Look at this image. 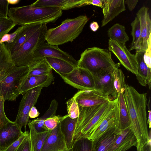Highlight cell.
<instances>
[{
    "label": "cell",
    "instance_id": "1",
    "mask_svg": "<svg viewBox=\"0 0 151 151\" xmlns=\"http://www.w3.org/2000/svg\"><path fill=\"white\" fill-rule=\"evenodd\" d=\"M147 94L139 93L134 87L127 84L124 92L131 121L129 127L137 140V145L141 146L148 142L149 137L146 113Z\"/></svg>",
    "mask_w": 151,
    "mask_h": 151
},
{
    "label": "cell",
    "instance_id": "2",
    "mask_svg": "<svg viewBox=\"0 0 151 151\" xmlns=\"http://www.w3.org/2000/svg\"><path fill=\"white\" fill-rule=\"evenodd\" d=\"M62 10L54 7H37L31 4L11 8L8 16L17 24H47L55 22L62 15Z\"/></svg>",
    "mask_w": 151,
    "mask_h": 151
},
{
    "label": "cell",
    "instance_id": "3",
    "mask_svg": "<svg viewBox=\"0 0 151 151\" xmlns=\"http://www.w3.org/2000/svg\"><path fill=\"white\" fill-rule=\"evenodd\" d=\"M88 20L85 15L67 19L58 26L47 29L45 41L48 44L55 46L71 42L82 32Z\"/></svg>",
    "mask_w": 151,
    "mask_h": 151
},
{
    "label": "cell",
    "instance_id": "4",
    "mask_svg": "<svg viewBox=\"0 0 151 151\" xmlns=\"http://www.w3.org/2000/svg\"><path fill=\"white\" fill-rule=\"evenodd\" d=\"M120 64L113 61L109 50L94 47L88 48L82 53L78 60V67L95 74L113 68H119Z\"/></svg>",
    "mask_w": 151,
    "mask_h": 151
},
{
    "label": "cell",
    "instance_id": "5",
    "mask_svg": "<svg viewBox=\"0 0 151 151\" xmlns=\"http://www.w3.org/2000/svg\"><path fill=\"white\" fill-rule=\"evenodd\" d=\"M47 29L46 24H43L16 52L12 55L15 65L31 66L37 62L34 59V52L39 46L45 42Z\"/></svg>",
    "mask_w": 151,
    "mask_h": 151
},
{
    "label": "cell",
    "instance_id": "6",
    "mask_svg": "<svg viewBox=\"0 0 151 151\" xmlns=\"http://www.w3.org/2000/svg\"><path fill=\"white\" fill-rule=\"evenodd\" d=\"M35 64L28 66H13L0 82V97L5 101L15 100L20 94L22 83Z\"/></svg>",
    "mask_w": 151,
    "mask_h": 151
},
{
    "label": "cell",
    "instance_id": "7",
    "mask_svg": "<svg viewBox=\"0 0 151 151\" xmlns=\"http://www.w3.org/2000/svg\"><path fill=\"white\" fill-rule=\"evenodd\" d=\"M119 111V106L117 99L112 100L104 115L90 132L87 138L93 141L109 129L117 127Z\"/></svg>",
    "mask_w": 151,
    "mask_h": 151
},
{
    "label": "cell",
    "instance_id": "8",
    "mask_svg": "<svg viewBox=\"0 0 151 151\" xmlns=\"http://www.w3.org/2000/svg\"><path fill=\"white\" fill-rule=\"evenodd\" d=\"M58 73L66 83L80 90L94 89L93 75L86 69L77 67L69 73Z\"/></svg>",
    "mask_w": 151,
    "mask_h": 151
},
{
    "label": "cell",
    "instance_id": "9",
    "mask_svg": "<svg viewBox=\"0 0 151 151\" xmlns=\"http://www.w3.org/2000/svg\"><path fill=\"white\" fill-rule=\"evenodd\" d=\"M43 88L38 87L33 88L23 95L14 122L21 129L24 127L25 131H26V126L29 120V111L36 103Z\"/></svg>",
    "mask_w": 151,
    "mask_h": 151
},
{
    "label": "cell",
    "instance_id": "10",
    "mask_svg": "<svg viewBox=\"0 0 151 151\" xmlns=\"http://www.w3.org/2000/svg\"><path fill=\"white\" fill-rule=\"evenodd\" d=\"M108 49L116 57L120 63L128 70L136 75L138 74V65L135 55L130 52L125 44L109 39Z\"/></svg>",
    "mask_w": 151,
    "mask_h": 151
},
{
    "label": "cell",
    "instance_id": "11",
    "mask_svg": "<svg viewBox=\"0 0 151 151\" xmlns=\"http://www.w3.org/2000/svg\"><path fill=\"white\" fill-rule=\"evenodd\" d=\"M45 57L60 59L67 62L75 68L78 67V60L69 53L61 50L58 46L52 45L45 42L36 49L34 58L35 61L37 62Z\"/></svg>",
    "mask_w": 151,
    "mask_h": 151
},
{
    "label": "cell",
    "instance_id": "12",
    "mask_svg": "<svg viewBox=\"0 0 151 151\" xmlns=\"http://www.w3.org/2000/svg\"><path fill=\"white\" fill-rule=\"evenodd\" d=\"M73 97L79 106L83 107L101 105L112 100L110 96L95 89L79 90Z\"/></svg>",
    "mask_w": 151,
    "mask_h": 151
},
{
    "label": "cell",
    "instance_id": "13",
    "mask_svg": "<svg viewBox=\"0 0 151 151\" xmlns=\"http://www.w3.org/2000/svg\"><path fill=\"white\" fill-rule=\"evenodd\" d=\"M146 7L141 8L136 14L140 23V37L137 45L136 52H145L147 47V41L151 34V20Z\"/></svg>",
    "mask_w": 151,
    "mask_h": 151
},
{
    "label": "cell",
    "instance_id": "14",
    "mask_svg": "<svg viewBox=\"0 0 151 151\" xmlns=\"http://www.w3.org/2000/svg\"><path fill=\"white\" fill-rule=\"evenodd\" d=\"M117 68H113L99 73L94 74V89L115 99L113 72Z\"/></svg>",
    "mask_w": 151,
    "mask_h": 151
},
{
    "label": "cell",
    "instance_id": "15",
    "mask_svg": "<svg viewBox=\"0 0 151 151\" xmlns=\"http://www.w3.org/2000/svg\"><path fill=\"white\" fill-rule=\"evenodd\" d=\"M23 132L15 122H9L0 129V150H5Z\"/></svg>",
    "mask_w": 151,
    "mask_h": 151
},
{
    "label": "cell",
    "instance_id": "16",
    "mask_svg": "<svg viewBox=\"0 0 151 151\" xmlns=\"http://www.w3.org/2000/svg\"><path fill=\"white\" fill-rule=\"evenodd\" d=\"M137 140L129 127L120 130L108 151H126L133 146L136 147Z\"/></svg>",
    "mask_w": 151,
    "mask_h": 151
},
{
    "label": "cell",
    "instance_id": "17",
    "mask_svg": "<svg viewBox=\"0 0 151 151\" xmlns=\"http://www.w3.org/2000/svg\"><path fill=\"white\" fill-rule=\"evenodd\" d=\"M67 149L60 123L51 130L40 151H61Z\"/></svg>",
    "mask_w": 151,
    "mask_h": 151
},
{
    "label": "cell",
    "instance_id": "18",
    "mask_svg": "<svg viewBox=\"0 0 151 151\" xmlns=\"http://www.w3.org/2000/svg\"><path fill=\"white\" fill-rule=\"evenodd\" d=\"M104 18L102 27L113 20L122 12L126 10L124 0H102Z\"/></svg>",
    "mask_w": 151,
    "mask_h": 151
},
{
    "label": "cell",
    "instance_id": "19",
    "mask_svg": "<svg viewBox=\"0 0 151 151\" xmlns=\"http://www.w3.org/2000/svg\"><path fill=\"white\" fill-rule=\"evenodd\" d=\"M42 24H30L23 25L22 29L12 42H5L11 55L16 52Z\"/></svg>",
    "mask_w": 151,
    "mask_h": 151
},
{
    "label": "cell",
    "instance_id": "20",
    "mask_svg": "<svg viewBox=\"0 0 151 151\" xmlns=\"http://www.w3.org/2000/svg\"><path fill=\"white\" fill-rule=\"evenodd\" d=\"M54 78L52 73L45 75L27 76L20 87V94L23 95L29 90L36 87H47L51 84Z\"/></svg>",
    "mask_w": 151,
    "mask_h": 151
},
{
    "label": "cell",
    "instance_id": "21",
    "mask_svg": "<svg viewBox=\"0 0 151 151\" xmlns=\"http://www.w3.org/2000/svg\"><path fill=\"white\" fill-rule=\"evenodd\" d=\"M120 131L116 127L112 128L92 141V151H108Z\"/></svg>",
    "mask_w": 151,
    "mask_h": 151
},
{
    "label": "cell",
    "instance_id": "22",
    "mask_svg": "<svg viewBox=\"0 0 151 151\" xmlns=\"http://www.w3.org/2000/svg\"><path fill=\"white\" fill-rule=\"evenodd\" d=\"M84 0H38L31 4L37 7H54L67 10L84 6Z\"/></svg>",
    "mask_w": 151,
    "mask_h": 151
},
{
    "label": "cell",
    "instance_id": "23",
    "mask_svg": "<svg viewBox=\"0 0 151 151\" xmlns=\"http://www.w3.org/2000/svg\"><path fill=\"white\" fill-rule=\"evenodd\" d=\"M145 52H139L135 54L138 65V74L136 78L139 84L142 86L147 85L151 88V68H149L144 62L143 56Z\"/></svg>",
    "mask_w": 151,
    "mask_h": 151
},
{
    "label": "cell",
    "instance_id": "24",
    "mask_svg": "<svg viewBox=\"0 0 151 151\" xmlns=\"http://www.w3.org/2000/svg\"><path fill=\"white\" fill-rule=\"evenodd\" d=\"M111 100L103 104L96 113L89 117L85 122L77 139L81 137H87L90 132L104 115L110 106Z\"/></svg>",
    "mask_w": 151,
    "mask_h": 151
},
{
    "label": "cell",
    "instance_id": "25",
    "mask_svg": "<svg viewBox=\"0 0 151 151\" xmlns=\"http://www.w3.org/2000/svg\"><path fill=\"white\" fill-rule=\"evenodd\" d=\"M27 124L29 129L31 151H40L51 130L38 132L36 131L30 120L28 121Z\"/></svg>",
    "mask_w": 151,
    "mask_h": 151
},
{
    "label": "cell",
    "instance_id": "26",
    "mask_svg": "<svg viewBox=\"0 0 151 151\" xmlns=\"http://www.w3.org/2000/svg\"><path fill=\"white\" fill-rule=\"evenodd\" d=\"M116 99L119 108V118L117 128L120 130H122L129 127L131 125V121L124 93H119Z\"/></svg>",
    "mask_w": 151,
    "mask_h": 151
},
{
    "label": "cell",
    "instance_id": "27",
    "mask_svg": "<svg viewBox=\"0 0 151 151\" xmlns=\"http://www.w3.org/2000/svg\"><path fill=\"white\" fill-rule=\"evenodd\" d=\"M77 118L72 119L68 116L60 123L61 131L68 149L71 148L74 141L73 135Z\"/></svg>",
    "mask_w": 151,
    "mask_h": 151
},
{
    "label": "cell",
    "instance_id": "28",
    "mask_svg": "<svg viewBox=\"0 0 151 151\" xmlns=\"http://www.w3.org/2000/svg\"><path fill=\"white\" fill-rule=\"evenodd\" d=\"M58 106L57 101L55 99L53 100L48 109L42 116L32 121L30 120L37 132H40L48 130L44 126V122L47 119L56 115Z\"/></svg>",
    "mask_w": 151,
    "mask_h": 151
},
{
    "label": "cell",
    "instance_id": "29",
    "mask_svg": "<svg viewBox=\"0 0 151 151\" xmlns=\"http://www.w3.org/2000/svg\"><path fill=\"white\" fill-rule=\"evenodd\" d=\"M108 35L109 40L124 44L129 39L124 26L119 23L115 24L109 29Z\"/></svg>",
    "mask_w": 151,
    "mask_h": 151
},
{
    "label": "cell",
    "instance_id": "30",
    "mask_svg": "<svg viewBox=\"0 0 151 151\" xmlns=\"http://www.w3.org/2000/svg\"><path fill=\"white\" fill-rule=\"evenodd\" d=\"M44 58L52 69L57 73L68 74L71 72L75 68L67 62L58 58L45 57Z\"/></svg>",
    "mask_w": 151,
    "mask_h": 151
},
{
    "label": "cell",
    "instance_id": "31",
    "mask_svg": "<svg viewBox=\"0 0 151 151\" xmlns=\"http://www.w3.org/2000/svg\"><path fill=\"white\" fill-rule=\"evenodd\" d=\"M114 86L115 99H116L120 93H124L126 85L125 78L122 71L119 68L113 72Z\"/></svg>",
    "mask_w": 151,
    "mask_h": 151
},
{
    "label": "cell",
    "instance_id": "32",
    "mask_svg": "<svg viewBox=\"0 0 151 151\" xmlns=\"http://www.w3.org/2000/svg\"><path fill=\"white\" fill-rule=\"evenodd\" d=\"M52 68L43 58L38 61L33 66L27 76L45 75L52 73Z\"/></svg>",
    "mask_w": 151,
    "mask_h": 151
},
{
    "label": "cell",
    "instance_id": "33",
    "mask_svg": "<svg viewBox=\"0 0 151 151\" xmlns=\"http://www.w3.org/2000/svg\"><path fill=\"white\" fill-rule=\"evenodd\" d=\"M132 30L131 35L132 37V42L129 50H135L141 35V27L139 20L137 16L131 23Z\"/></svg>",
    "mask_w": 151,
    "mask_h": 151
},
{
    "label": "cell",
    "instance_id": "34",
    "mask_svg": "<svg viewBox=\"0 0 151 151\" xmlns=\"http://www.w3.org/2000/svg\"><path fill=\"white\" fill-rule=\"evenodd\" d=\"M92 141L81 137L74 140L71 151H92Z\"/></svg>",
    "mask_w": 151,
    "mask_h": 151
},
{
    "label": "cell",
    "instance_id": "35",
    "mask_svg": "<svg viewBox=\"0 0 151 151\" xmlns=\"http://www.w3.org/2000/svg\"><path fill=\"white\" fill-rule=\"evenodd\" d=\"M16 25L9 17L5 16L0 12V39L5 34H8Z\"/></svg>",
    "mask_w": 151,
    "mask_h": 151
},
{
    "label": "cell",
    "instance_id": "36",
    "mask_svg": "<svg viewBox=\"0 0 151 151\" xmlns=\"http://www.w3.org/2000/svg\"><path fill=\"white\" fill-rule=\"evenodd\" d=\"M67 110L69 117L72 119H76L80 114L79 106L75 98L73 96L66 102Z\"/></svg>",
    "mask_w": 151,
    "mask_h": 151
},
{
    "label": "cell",
    "instance_id": "37",
    "mask_svg": "<svg viewBox=\"0 0 151 151\" xmlns=\"http://www.w3.org/2000/svg\"><path fill=\"white\" fill-rule=\"evenodd\" d=\"M69 116L68 114L64 116L54 115L46 120L44 123L45 127L47 130H52L55 129L61 122Z\"/></svg>",
    "mask_w": 151,
    "mask_h": 151
},
{
    "label": "cell",
    "instance_id": "38",
    "mask_svg": "<svg viewBox=\"0 0 151 151\" xmlns=\"http://www.w3.org/2000/svg\"><path fill=\"white\" fill-rule=\"evenodd\" d=\"M29 136L28 131H25L18 139L3 151H16L25 139Z\"/></svg>",
    "mask_w": 151,
    "mask_h": 151
},
{
    "label": "cell",
    "instance_id": "39",
    "mask_svg": "<svg viewBox=\"0 0 151 151\" xmlns=\"http://www.w3.org/2000/svg\"><path fill=\"white\" fill-rule=\"evenodd\" d=\"M5 101L0 97V129L10 121L6 117L4 110V104Z\"/></svg>",
    "mask_w": 151,
    "mask_h": 151
},
{
    "label": "cell",
    "instance_id": "40",
    "mask_svg": "<svg viewBox=\"0 0 151 151\" xmlns=\"http://www.w3.org/2000/svg\"><path fill=\"white\" fill-rule=\"evenodd\" d=\"M151 34L147 41V47L145 51L143 59L145 63L149 68H151Z\"/></svg>",
    "mask_w": 151,
    "mask_h": 151
},
{
    "label": "cell",
    "instance_id": "41",
    "mask_svg": "<svg viewBox=\"0 0 151 151\" xmlns=\"http://www.w3.org/2000/svg\"><path fill=\"white\" fill-rule=\"evenodd\" d=\"M16 151H31L29 136L25 139Z\"/></svg>",
    "mask_w": 151,
    "mask_h": 151
},
{
    "label": "cell",
    "instance_id": "42",
    "mask_svg": "<svg viewBox=\"0 0 151 151\" xmlns=\"http://www.w3.org/2000/svg\"><path fill=\"white\" fill-rule=\"evenodd\" d=\"M9 4L7 0H0V12L6 17H8Z\"/></svg>",
    "mask_w": 151,
    "mask_h": 151
},
{
    "label": "cell",
    "instance_id": "43",
    "mask_svg": "<svg viewBox=\"0 0 151 151\" xmlns=\"http://www.w3.org/2000/svg\"><path fill=\"white\" fill-rule=\"evenodd\" d=\"M151 131H149V139L148 142L143 146L137 145V151H151Z\"/></svg>",
    "mask_w": 151,
    "mask_h": 151
},
{
    "label": "cell",
    "instance_id": "44",
    "mask_svg": "<svg viewBox=\"0 0 151 151\" xmlns=\"http://www.w3.org/2000/svg\"><path fill=\"white\" fill-rule=\"evenodd\" d=\"M138 1V0H126L125 4H127L129 9L132 11L135 7Z\"/></svg>",
    "mask_w": 151,
    "mask_h": 151
},
{
    "label": "cell",
    "instance_id": "45",
    "mask_svg": "<svg viewBox=\"0 0 151 151\" xmlns=\"http://www.w3.org/2000/svg\"><path fill=\"white\" fill-rule=\"evenodd\" d=\"M23 27V25L19 27H18L14 32L12 33L9 34L10 35V39L9 41L7 43H10L12 42L15 39L17 36L22 29Z\"/></svg>",
    "mask_w": 151,
    "mask_h": 151
},
{
    "label": "cell",
    "instance_id": "46",
    "mask_svg": "<svg viewBox=\"0 0 151 151\" xmlns=\"http://www.w3.org/2000/svg\"><path fill=\"white\" fill-rule=\"evenodd\" d=\"M39 112L35 106L31 108L29 113V116L31 118H36L39 116Z\"/></svg>",
    "mask_w": 151,
    "mask_h": 151
},
{
    "label": "cell",
    "instance_id": "47",
    "mask_svg": "<svg viewBox=\"0 0 151 151\" xmlns=\"http://www.w3.org/2000/svg\"><path fill=\"white\" fill-rule=\"evenodd\" d=\"M10 39V35L9 34H5L0 39V44L5 42H8Z\"/></svg>",
    "mask_w": 151,
    "mask_h": 151
},
{
    "label": "cell",
    "instance_id": "48",
    "mask_svg": "<svg viewBox=\"0 0 151 151\" xmlns=\"http://www.w3.org/2000/svg\"><path fill=\"white\" fill-rule=\"evenodd\" d=\"M90 27L92 31L96 32L99 28V26L97 22L93 21L90 24Z\"/></svg>",
    "mask_w": 151,
    "mask_h": 151
},
{
    "label": "cell",
    "instance_id": "49",
    "mask_svg": "<svg viewBox=\"0 0 151 151\" xmlns=\"http://www.w3.org/2000/svg\"><path fill=\"white\" fill-rule=\"evenodd\" d=\"M11 68L9 70L2 71L0 72V82L6 76Z\"/></svg>",
    "mask_w": 151,
    "mask_h": 151
},
{
    "label": "cell",
    "instance_id": "50",
    "mask_svg": "<svg viewBox=\"0 0 151 151\" xmlns=\"http://www.w3.org/2000/svg\"><path fill=\"white\" fill-rule=\"evenodd\" d=\"M148 116L147 123V124H148L149 125V129H150L151 127V111L150 109L148 110Z\"/></svg>",
    "mask_w": 151,
    "mask_h": 151
},
{
    "label": "cell",
    "instance_id": "51",
    "mask_svg": "<svg viewBox=\"0 0 151 151\" xmlns=\"http://www.w3.org/2000/svg\"><path fill=\"white\" fill-rule=\"evenodd\" d=\"M9 4H15L18 3L20 1V0H7Z\"/></svg>",
    "mask_w": 151,
    "mask_h": 151
},
{
    "label": "cell",
    "instance_id": "52",
    "mask_svg": "<svg viewBox=\"0 0 151 151\" xmlns=\"http://www.w3.org/2000/svg\"><path fill=\"white\" fill-rule=\"evenodd\" d=\"M61 151H71V149H67L65 150H63Z\"/></svg>",
    "mask_w": 151,
    "mask_h": 151
},
{
    "label": "cell",
    "instance_id": "53",
    "mask_svg": "<svg viewBox=\"0 0 151 151\" xmlns=\"http://www.w3.org/2000/svg\"><path fill=\"white\" fill-rule=\"evenodd\" d=\"M1 44H0V50H1Z\"/></svg>",
    "mask_w": 151,
    "mask_h": 151
},
{
    "label": "cell",
    "instance_id": "54",
    "mask_svg": "<svg viewBox=\"0 0 151 151\" xmlns=\"http://www.w3.org/2000/svg\"></svg>",
    "mask_w": 151,
    "mask_h": 151
},
{
    "label": "cell",
    "instance_id": "55",
    "mask_svg": "<svg viewBox=\"0 0 151 151\" xmlns=\"http://www.w3.org/2000/svg\"><path fill=\"white\" fill-rule=\"evenodd\" d=\"M0 151H1L0 150Z\"/></svg>",
    "mask_w": 151,
    "mask_h": 151
},
{
    "label": "cell",
    "instance_id": "56",
    "mask_svg": "<svg viewBox=\"0 0 151 151\" xmlns=\"http://www.w3.org/2000/svg\"></svg>",
    "mask_w": 151,
    "mask_h": 151
}]
</instances>
